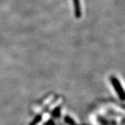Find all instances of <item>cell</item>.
<instances>
[{"label": "cell", "instance_id": "1", "mask_svg": "<svg viewBox=\"0 0 125 125\" xmlns=\"http://www.w3.org/2000/svg\"><path fill=\"white\" fill-rule=\"evenodd\" d=\"M111 81L112 85H113L114 88L116 90L117 94H118L119 97L122 100H125V92L121 85L120 82L117 79L115 76H111Z\"/></svg>", "mask_w": 125, "mask_h": 125}, {"label": "cell", "instance_id": "2", "mask_svg": "<svg viewBox=\"0 0 125 125\" xmlns=\"http://www.w3.org/2000/svg\"><path fill=\"white\" fill-rule=\"evenodd\" d=\"M74 6V12H75V16L77 18L81 17V10L80 3L79 0H73Z\"/></svg>", "mask_w": 125, "mask_h": 125}, {"label": "cell", "instance_id": "3", "mask_svg": "<svg viewBox=\"0 0 125 125\" xmlns=\"http://www.w3.org/2000/svg\"><path fill=\"white\" fill-rule=\"evenodd\" d=\"M40 118H41V117L40 116H38L37 117H36V118L34 119V120L33 121L31 124H30V125H36L39 122H40Z\"/></svg>", "mask_w": 125, "mask_h": 125}, {"label": "cell", "instance_id": "4", "mask_svg": "<svg viewBox=\"0 0 125 125\" xmlns=\"http://www.w3.org/2000/svg\"><path fill=\"white\" fill-rule=\"evenodd\" d=\"M65 121L67 122V123H69L70 125H76V124L74 123V122L72 120L71 118H70V117H65Z\"/></svg>", "mask_w": 125, "mask_h": 125}]
</instances>
